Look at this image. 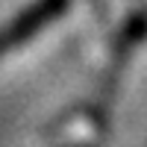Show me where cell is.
<instances>
[{"mask_svg":"<svg viewBox=\"0 0 147 147\" xmlns=\"http://www.w3.org/2000/svg\"><path fill=\"white\" fill-rule=\"evenodd\" d=\"M147 38V12H136L129 21L121 38L115 41V50H112V62H109L106 74H103V82H100V97L94 100V106L88 109L91 112V121L97 127H106V112H109V103L118 91V82H121V74H124L127 62H129V53Z\"/></svg>","mask_w":147,"mask_h":147,"instance_id":"6da1fadb","label":"cell"},{"mask_svg":"<svg viewBox=\"0 0 147 147\" xmlns=\"http://www.w3.org/2000/svg\"><path fill=\"white\" fill-rule=\"evenodd\" d=\"M68 6H71V0H35L32 6L21 9L18 18H12L6 27H0V56L27 44L38 30L59 21L68 12Z\"/></svg>","mask_w":147,"mask_h":147,"instance_id":"7a4b0ae2","label":"cell"}]
</instances>
